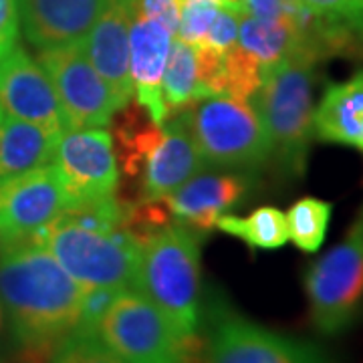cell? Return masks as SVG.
<instances>
[{
	"instance_id": "30bf717a",
	"label": "cell",
	"mask_w": 363,
	"mask_h": 363,
	"mask_svg": "<svg viewBox=\"0 0 363 363\" xmlns=\"http://www.w3.org/2000/svg\"><path fill=\"white\" fill-rule=\"evenodd\" d=\"M39 65L51 79L69 130L107 128L119 111L104 77L91 65L85 39L40 49Z\"/></svg>"
},
{
	"instance_id": "8fae6325",
	"label": "cell",
	"mask_w": 363,
	"mask_h": 363,
	"mask_svg": "<svg viewBox=\"0 0 363 363\" xmlns=\"http://www.w3.org/2000/svg\"><path fill=\"white\" fill-rule=\"evenodd\" d=\"M65 210V194L52 164L0 182V242L37 238Z\"/></svg>"
},
{
	"instance_id": "8992f818",
	"label": "cell",
	"mask_w": 363,
	"mask_h": 363,
	"mask_svg": "<svg viewBox=\"0 0 363 363\" xmlns=\"http://www.w3.org/2000/svg\"><path fill=\"white\" fill-rule=\"evenodd\" d=\"M204 166L252 174L271 162V147L255 105L210 95L182 111Z\"/></svg>"
},
{
	"instance_id": "484cf974",
	"label": "cell",
	"mask_w": 363,
	"mask_h": 363,
	"mask_svg": "<svg viewBox=\"0 0 363 363\" xmlns=\"http://www.w3.org/2000/svg\"><path fill=\"white\" fill-rule=\"evenodd\" d=\"M180 21L176 37L190 45H200L206 37L216 13L220 11V0H178Z\"/></svg>"
},
{
	"instance_id": "3957f363",
	"label": "cell",
	"mask_w": 363,
	"mask_h": 363,
	"mask_svg": "<svg viewBox=\"0 0 363 363\" xmlns=\"http://www.w3.org/2000/svg\"><path fill=\"white\" fill-rule=\"evenodd\" d=\"M133 291L154 303L186 337L202 329L200 234L172 220L140 240Z\"/></svg>"
},
{
	"instance_id": "2e32d148",
	"label": "cell",
	"mask_w": 363,
	"mask_h": 363,
	"mask_svg": "<svg viewBox=\"0 0 363 363\" xmlns=\"http://www.w3.org/2000/svg\"><path fill=\"white\" fill-rule=\"evenodd\" d=\"M204 168L182 111L169 116L162 125L160 142L145 160L138 200H164Z\"/></svg>"
},
{
	"instance_id": "7c38bea8",
	"label": "cell",
	"mask_w": 363,
	"mask_h": 363,
	"mask_svg": "<svg viewBox=\"0 0 363 363\" xmlns=\"http://www.w3.org/2000/svg\"><path fill=\"white\" fill-rule=\"evenodd\" d=\"M0 109L2 116L35 123L57 135L69 130L51 79L18 45L0 57Z\"/></svg>"
},
{
	"instance_id": "52a82bcc",
	"label": "cell",
	"mask_w": 363,
	"mask_h": 363,
	"mask_svg": "<svg viewBox=\"0 0 363 363\" xmlns=\"http://www.w3.org/2000/svg\"><path fill=\"white\" fill-rule=\"evenodd\" d=\"M204 315L202 363H333L321 345L257 323L218 295Z\"/></svg>"
},
{
	"instance_id": "277c9868",
	"label": "cell",
	"mask_w": 363,
	"mask_h": 363,
	"mask_svg": "<svg viewBox=\"0 0 363 363\" xmlns=\"http://www.w3.org/2000/svg\"><path fill=\"white\" fill-rule=\"evenodd\" d=\"M315 63L286 57L264 69L252 97L271 147V160L286 178H301L307 169L313 131Z\"/></svg>"
},
{
	"instance_id": "83f0119b",
	"label": "cell",
	"mask_w": 363,
	"mask_h": 363,
	"mask_svg": "<svg viewBox=\"0 0 363 363\" xmlns=\"http://www.w3.org/2000/svg\"><path fill=\"white\" fill-rule=\"evenodd\" d=\"M238 21H240V13L233 11L228 6H220V11L216 13L212 25L208 28L206 37L200 43L202 47H208L212 51L226 52L230 47L236 45V37H238ZM198 47V45H196Z\"/></svg>"
},
{
	"instance_id": "44dd1931",
	"label": "cell",
	"mask_w": 363,
	"mask_h": 363,
	"mask_svg": "<svg viewBox=\"0 0 363 363\" xmlns=\"http://www.w3.org/2000/svg\"><path fill=\"white\" fill-rule=\"evenodd\" d=\"M162 97L168 116L180 113L200 99L198 57L194 45L174 37L162 77Z\"/></svg>"
},
{
	"instance_id": "4dcf8cb0",
	"label": "cell",
	"mask_w": 363,
	"mask_h": 363,
	"mask_svg": "<svg viewBox=\"0 0 363 363\" xmlns=\"http://www.w3.org/2000/svg\"><path fill=\"white\" fill-rule=\"evenodd\" d=\"M291 0H242V13L274 21V18H285Z\"/></svg>"
},
{
	"instance_id": "ba28073f",
	"label": "cell",
	"mask_w": 363,
	"mask_h": 363,
	"mask_svg": "<svg viewBox=\"0 0 363 363\" xmlns=\"http://www.w3.org/2000/svg\"><path fill=\"white\" fill-rule=\"evenodd\" d=\"M303 283L313 327L325 337L347 331L363 305V206L345 238L313 262Z\"/></svg>"
},
{
	"instance_id": "4316f807",
	"label": "cell",
	"mask_w": 363,
	"mask_h": 363,
	"mask_svg": "<svg viewBox=\"0 0 363 363\" xmlns=\"http://www.w3.org/2000/svg\"><path fill=\"white\" fill-rule=\"evenodd\" d=\"M298 2L325 18L350 26L363 40V0H298Z\"/></svg>"
},
{
	"instance_id": "e0dca14e",
	"label": "cell",
	"mask_w": 363,
	"mask_h": 363,
	"mask_svg": "<svg viewBox=\"0 0 363 363\" xmlns=\"http://www.w3.org/2000/svg\"><path fill=\"white\" fill-rule=\"evenodd\" d=\"M105 0H16L26 40L37 49L87 37Z\"/></svg>"
},
{
	"instance_id": "5b68a950",
	"label": "cell",
	"mask_w": 363,
	"mask_h": 363,
	"mask_svg": "<svg viewBox=\"0 0 363 363\" xmlns=\"http://www.w3.org/2000/svg\"><path fill=\"white\" fill-rule=\"evenodd\" d=\"M93 333L125 363H202V339L182 335L154 303L133 289L117 293Z\"/></svg>"
},
{
	"instance_id": "cb8c5ba5",
	"label": "cell",
	"mask_w": 363,
	"mask_h": 363,
	"mask_svg": "<svg viewBox=\"0 0 363 363\" xmlns=\"http://www.w3.org/2000/svg\"><path fill=\"white\" fill-rule=\"evenodd\" d=\"M262 67L238 45L222 52V67L216 95H230L236 99H252L262 81Z\"/></svg>"
},
{
	"instance_id": "836d02e7",
	"label": "cell",
	"mask_w": 363,
	"mask_h": 363,
	"mask_svg": "<svg viewBox=\"0 0 363 363\" xmlns=\"http://www.w3.org/2000/svg\"><path fill=\"white\" fill-rule=\"evenodd\" d=\"M0 119H2V109H0Z\"/></svg>"
},
{
	"instance_id": "4fadbf2b",
	"label": "cell",
	"mask_w": 363,
	"mask_h": 363,
	"mask_svg": "<svg viewBox=\"0 0 363 363\" xmlns=\"http://www.w3.org/2000/svg\"><path fill=\"white\" fill-rule=\"evenodd\" d=\"M250 174L233 169H200L176 192L166 196L169 214L196 234L210 233L222 214L248 194Z\"/></svg>"
},
{
	"instance_id": "603a6c76",
	"label": "cell",
	"mask_w": 363,
	"mask_h": 363,
	"mask_svg": "<svg viewBox=\"0 0 363 363\" xmlns=\"http://www.w3.org/2000/svg\"><path fill=\"white\" fill-rule=\"evenodd\" d=\"M333 204L321 198H301L285 214L289 240L303 252H317L323 247Z\"/></svg>"
},
{
	"instance_id": "f1b7e54d",
	"label": "cell",
	"mask_w": 363,
	"mask_h": 363,
	"mask_svg": "<svg viewBox=\"0 0 363 363\" xmlns=\"http://www.w3.org/2000/svg\"><path fill=\"white\" fill-rule=\"evenodd\" d=\"M135 11L166 26L169 33H178V21H180V6L178 0H135Z\"/></svg>"
},
{
	"instance_id": "ffe728a7",
	"label": "cell",
	"mask_w": 363,
	"mask_h": 363,
	"mask_svg": "<svg viewBox=\"0 0 363 363\" xmlns=\"http://www.w3.org/2000/svg\"><path fill=\"white\" fill-rule=\"evenodd\" d=\"M236 45L248 52L262 71L281 63L286 57H301V37L289 18L264 21L240 13Z\"/></svg>"
},
{
	"instance_id": "7a4b0ae2",
	"label": "cell",
	"mask_w": 363,
	"mask_h": 363,
	"mask_svg": "<svg viewBox=\"0 0 363 363\" xmlns=\"http://www.w3.org/2000/svg\"><path fill=\"white\" fill-rule=\"evenodd\" d=\"M125 214L117 196L67 208L37 240L85 291L131 289L142 245L125 228Z\"/></svg>"
},
{
	"instance_id": "d6986e66",
	"label": "cell",
	"mask_w": 363,
	"mask_h": 363,
	"mask_svg": "<svg viewBox=\"0 0 363 363\" xmlns=\"http://www.w3.org/2000/svg\"><path fill=\"white\" fill-rule=\"evenodd\" d=\"M59 135L14 117L0 119V182L52 162Z\"/></svg>"
},
{
	"instance_id": "d6a6232c",
	"label": "cell",
	"mask_w": 363,
	"mask_h": 363,
	"mask_svg": "<svg viewBox=\"0 0 363 363\" xmlns=\"http://www.w3.org/2000/svg\"><path fill=\"white\" fill-rule=\"evenodd\" d=\"M222 6H228V9H233V11H238V13H242V0H220Z\"/></svg>"
},
{
	"instance_id": "ac0fdd59",
	"label": "cell",
	"mask_w": 363,
	"mask_h": 363,
	"mask_svg": "<svg viewBox=\"0 0 363 363\" xmlns=\"http://www.w3.org/2000/svg\"><path fill=\"white\" fill-rule=\"evenodd\" d=\"M315 138L357 150L363 156V69L325 89L313 113Z\"/></svg>"
},
{
	"instance_id": "f546056e",
	"label": "cell",
	"mask_w": 363,
	"mask_h": 363,
	"mask_svg": "<svg viewBox=\"0 0 363 363\" xmlns=\"http://www.w3.org/2000/svg\"><path fill=\"white\" fill-rule=\"evenodd\" d=\"M18 4L16 0H0V57L13 49L18 39Z\"/></svg>"
},
{
	"instance_id": "9c48e42d",
	"label": "cell",
	"mask_w": 363,
	"mask_h": 363,
	"mask_svg": "<svg viewBox=\"0 0 363 363\" xmlns=\"http://www.w3.org/2000/svg\"><path fill=\"white\" fill-rule=\"evenodd\" d=\"M51 164L61 182L67 208L111 198L119 188L116 145L105 128L63 131Z\"/></svg>"
},
{
	"instance_id": "1f68e13d",
	"label": "cell",
	"mask_w": 363,
	"mask_h": 363,
	"mask_svg": "<svg viewBox=\"0 0 363 363\" xmlns=\"http://www.w3.org/2000/svg\"><path fill=\"white\" fill-rule=\"evenodd\" d=\"M13 359H18V350L6 311L0 303V363H11Z\"/></svg>"
},
{
	"instance_id": "5bb4252c",
	"label": "cell",
	"mask_w": 363,
	"mask_h": 363,
	"mask_svg": "<svg viewBox=\"0 0 363 363\" xmlns=\"http://www.w3.org/2000/svg\"><path fill=\"white\" fill-rule=\"evenodd\" d=\"M135 0H105L85 37L91 65L104 77L116 99L117 109L133 97L130 81V25Z\"/></svg>"
},
{
	"instance_id": "9a60e30c",
	"label": "cell",
	"mask_w": 363,
	"mask_h": 363,
	"mask_svg": "<svg viewBox=\"0 0 363 363\" xmlns=\"http://www.w3.org/2000/svg\"><path fill=\"white\" fill-rule=\"evenodd\" d=\"M174 33L156 21L133 13L130 25V81L138 105L156 125H164L168 109L162 97V77Z\"/></svg>"
},
{
	"instance_id": "7402d4cb",
	"label": "cell",
	"mask_w": 363,
	"mask_h": 363,
	"mask_svg": "<svg viewBox=\"0 0 363 363\" xmlns=\"http://www.w3.org/2000/svg\"><path fill=\"white\" fill-rule=\"evenodd\" d=\"M216 226L222 233L240 238L248 247L259 250H277L289 242L285 214L274 206L257 208L248 216L226 212L216 220Z\"/></svg>"
},
{
	"instance_id": "6da1fadb",
	"label": "cell",
	"mask_w": 363,
	"mask_h": 363,
	"mask_svg": "<svg viewBox=\"0 0 363 363\" xmlns=\"http://www.w3.org/2000/svg\"><path fill=\"white\" fill-rule=\"evenodd\" d=\"M85 289L37 238L0 248V303L13 329L18 359L49 363L81 325Z\"/></svg>"
},
{
	"instance_id": "d4e9b609",
	"label": "cell",
	"mask_w": 363,
	"mask_h": 363,
	"mask_svg": "<svg viewBox=\"0 0 363 363\" xmlns=\"http://www.w3.org/2000/svg\"><path fill=\"white\" fill-rule=\"evenodd\" d=\"M49 363H125L116 357L89 329H77L52 351Z\"/></svg>"
}]
</instances>
